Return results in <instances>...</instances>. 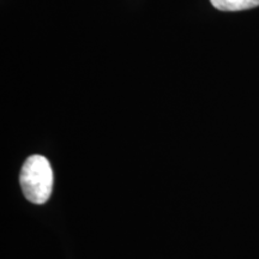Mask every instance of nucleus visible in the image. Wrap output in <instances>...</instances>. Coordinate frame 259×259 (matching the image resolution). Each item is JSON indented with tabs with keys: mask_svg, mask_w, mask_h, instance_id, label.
Instances as JSON below:
<instances>
[{
	"mask_svg": "<svg viewBox=\"0 0 259 259\" xmlns=\"http://www.w3.org/2000/svg\"><path fill=\"white\" fill-rule=\"evenodd\" d=\"M19 184L29 202L46 203L53 187V171L47 158L41 155L28 157L19 174Z\"/></svg>",
	"mask_w": 259,
	"mask_h": 259,
	"instance_id": "obj_1",
	"label": "nucleus"
},
{
	"mask_svg": "<svg viewBox=\"0 0 259 259\" xmlns=\"http://www.w3.org/2000/svg\"><path fill=\"white\" fill-rule=\"evenodd\" d=\"M220 11H242L259 6V0H210Z\"/></svg>",
	"mask_w": 259,
	"mask_h": 259,
	"instance_id": "obj_2",
	"label": "nucleus"
}]
</instances>
